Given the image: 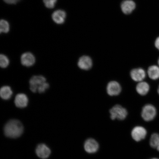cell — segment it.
<instances>
[{
	"instance_id": "5b68a950",
	"label": "cell",
	"mask_w": 159,
	"mask_h": 159,
	"mask_svg": "<svg viewBox=\"0 0 159 159\" xmlns=\"http://www.w3.org/2000/svg\"><path fill=\"white\" fill-rule=\"evenodd\" d=\"M35 152L39 158L45 159L48 158L51 154V150L48 147L44 144H39L36 147Z\"/></svg>"
},
{
	"instance_id": "52a82bcc",
	"label": "cell",
	"mask_w": 159,
	"mask_h": 159,
	"mask_svg": "<svg viewBox=\"0 0 159 159\" xmlns=\"http://www.w3.org/2000/svg\"><path fill=\"white\" fill-rule=\"evenodd\" d=\"M121 89L120 84L114 81L109 82L107 87V93L111 96H116L120 94Z\"/></svg>"
},
{
	"instance_id": "6da1fadb",
	"label": "cell",
	"mask_w": 159,
	"mask_h": 159,
	"mask_svg": "<svg viewBox=\"0 0 159 159\" xmlns=\"http://www.w3.org/2000/svg\"><path fill=\"white\" fill-rule=\"evenodd\" d=\"M3 130L5 135L7 138L16 139L23 134L24 127L19 120L11 119L5 124Z\"/></svg>"
},
{
	"instance_id": "277c9868",
	"label": "cell",
	"mask_w": 159,
	"mask_h": 159,
	"mask_svg": "<svg viewBox=\"0 0 159 159\" xmlns=\"http://www.w3.org/2000/svg\"><path fill=\"white\" fill-rule=\"evenodd\" d=\"M157 114V109L154 105L148 104L145 105L143 107L142 116L145 121L149 122L152 120L156 118Z\"/></svg>"
},
{
	"instance_id": "7a4b0ae2",
	"label": "cell",
	"mask_w": 159,
	"mask_h": 159,
	"mask_svg": "<svg viewBox=\"0 0 159 159\" xmlns=\"http://www.w3.org/2000/svg\"><path fill=\"white\" fill-rule=\"evenodd\" d=\"M30 88L33 93H44L49 88V85L46 79L42 75H35L32 77L29 81Z\"/></svg>"
},
{
	"instance_id": "d6986e66",
	"label": "cell",
	"mask_w": 159,
	"mask_h": 159,
	"mask_svg": "<svg viewBox=\"0 0 159 159\" xmlns=\"http://www.w3.org/2000/svg\"><path fill=\"white\" fill-rule=\"evenodd\" d=\"M10 30L9 24L5 20H1L0 22V32L1 33H7Z\"/></svg>"
},
{
	"instance_id": "4fadbf2b",
	"label": "cell",
	"mask_w": 159,
	"mask_h": 159,
	"mask_svg": "<svg viewBox=\"0 0 159 159\" xmlns=\"http://www.w3.org/2000/svg\"><path fill=\"white\" fill-rule=\"evenodd\" d=\"M29 99L27 95L23 93L17 94L15 99L16 106L20 108H25L27 106Z\"/></svg>"
},
{
	"instance_id": "7402d4cb",
	"label": "cell",
	"mask_w": 159,
	"mask_h": 159,
	"mask_svg": "<svg viewBox=\"0 0 159 159\" xmlns=\"http://www.w3.org/2000/svg\"><path fill=\"white\" fill-rule=\"evenodd\" d=\"M5 3L10 5H15L19 2L21 0H3Z\"/></svg>"
},
{
	"instance_id": "484cf974",
	"label": "cell",
	"mask_w": 159,
	"mask_h": 159,
	"mask_svg": "<svg viewBox=\"0 0 159 159\" xmlns=\"http://www.w3.org/2000/svg\"><path fill=\"white\" fill-rule=\"evenodd\" d=\"M158 66H159V58L158 59Z\"/></svg>"
},
{
	"instance_id": "5bb4252c",
	"label": "cell",
	"mask_w": 159,
	"mask_h": 159,
	"mask_svg": "<svg viewBox=\"0 0 159 159\" xmlns=\"http://www.w3.org/2000/svg\"><path fill=\"white\" fill-rule=\"evenodd\" d=\"M121 9L125 14L131 13L136 7V4L132 0H126L122 2L121 5Z\"/></svg>"
},
{
	"instance_id": "9c48e42d",
	"label": "cell",
	"mask_w": 159,
	"mask_h": 159,
	"mask_svg": "<svg viewBox=\"0 0 159 159\" xmlns=\"http://www.w3.org/2000/svg\"><path fill=\"white\" fill-rule=\"evenodd\" d=\"M130 75L133 80L139 82L143 81L146 75V71L141 68L133 69L131 71Z\"/></svg>"
},
{
	"instance_id": "e0dca14e",
	"label": "cell",
	"mask_w": 159,
	"mask_h": 159,
	"mask_svg": "<svg viewBox=\"0 0 159 159\" xmlns=\"http://www.w3.org/2000/svg\"><path fill=\"white\" fill-rule=\"evenodd\" d=\"M13 94V91L9 86H4L2 87L0 90V95L4 100H8L11 98Z\"/></svg>"
},
{
	"instance_id": "603a6c76",
	"label": "cell",
	"mask_w": 159,
	"mask_h": 159,
	"mask_svg": "<svg viewBox=\"0 0 159 159\" xmlns=\"http://www.w3.org/2000/svg\"><path fill=\"white\" fill-rule=\"evenodd\" d=\"M155 46L159 51V36L157 38L154 43Z\"/></svg>"
},
{
	"instance_id": "7c38bea8",
	"label": "cell",
	"mask_w": 159,
	"mask_h": 159,
	"mask_svg": "<svg viewBox=\"0 0 159 159\" xmlns=\"http://www.w3.org/2000/svg\"><path fill=\"white\" fill-rule=\"evenodd\" d=\"M77 64L80 68L83 70H89L92 66L93 61L89 57L83 56L80 58Z\"/></svg>"
},
{
	"instance_id": "44dd1931",
	"label": "cell",
	"mask_w": 159,
	"mask_h": 159,
	"mask_svg": "<svg viewBox=\"0 0 159 159\" xmlns=\"http://www.w3.org/2000/svg\"><path fill=\"white\" fill-rule=\"evenodd\" d=\"M45 6L48 8L53 9L55 7L57 0H43Z\"/></svg>"
},
{
	"instance_id": "ba28073f",
	"label": "cell",
	"mask_w": 159,
	"mask_h": 159,
	"mask_svg": "<svg viewBox=\"0 0 159 159\" xmlns=\"http://www.w3.org/2000/svg\"><path fill=\"white\" fill-rule=\"evenodd\" d=\"M85 150L89 153H94L98 151L99 145L96 140L93 139H89L85 141L84 144Z\"/></svg>"
},
{
	"instance_id": "9a60e30c",
	"label": "cell",
	"mask_w": 159,
	"mask_h": 159,
	"mask_svg": "<svg viewBox=\"0 0 159 159\" xmlns=\"http://www.w3.org/2000/svg\"><path fill=\"white\" fill-rule=\"evenodd\" d=\"M150 89V85L148 83L143 81L139 82L136 87L137 92L139 94L143 96L148 94Z\"/></svg>"
},
{
	"instance_id": "ffe728a7",
	"label": "cell",
	"mask_w": 159,
	"mask_h": 159,
	"mask_svg": "<svg viewBox=\"0 0 159 159\" xmlns=\"http://www.w3.org/2000/svg\"><path fill=\"white\" fill-rule=\"evenodd\" d=\"M9 64V60L6 55L1 54L0 56V65L2 68H5L8 66Z\"/></svg>"
},
{
	"instance_id": "2e32d148",
	"label": "cell",
	"mask_w": 159,
	"mask_h": 159,
	"mask_svg": "<svg viewBox=\"0 0 159 159\" xmlns=\"http://www.w3.org/2000/svg\"><path fill=\"white\" fill-rule=\"evenodd\" d=\"M148 73L149 78L152 80L159 79V66L152 65L148 67Z\"/></svg>"
},
{
	"instance_id": "ac0fdd59",
	"label": "cell",
	"mask_w": 159,
	"mask_h": 159,
	"mask_svg": "<svg viewBox=\"0 0 159 159\" xmlns=\"http://www.w3.org/2000/svg\"><path fill=\"white\" fill-rule=\"evenodd\" d=\"M150 145L152 148L156 149L159 152V134L154 133L152 135L150 140Z\"/></svg>"
},
{
	"instance_id": "3957f363",
	"label": "cell",
	"mask_w": 159,
	"mask_h": 159,
	"mask_svg": "<svg viewBox=\"0 0 159 159\" xmlns=\"http://www.w3.org/2000/svg\"><path fill=\"white\" fill-rule=\"evenodd\" d=\"M111 118L112 120L115 119L119 120H124L128 115L126 109L120 105H116L113 107L109 111Z\"/></svg>"
},
{
	"instance_id": "cb8c5ba5",
	"label": "cell",
	"mask_w": 159,
	"mask_h": 159,
	"mask_svg": "<svg viewBox=\"0 0 159 159\" xmlns=\"http://www.w3.org/2000/svg\"><path fill=\"white\" fill-rule=\"evenodd\" d=\"M157 92L158 93V94L159 95V85L157 89Z\"/></svg>"
},
{
	"instance_id": "d4e9b609",
	"label": "cell",
	"mask_w": 159,
	"mask_h": 159,
	"mask_svg": "<svg viewBox=\"0 0 159 159\" xmlns=\"http://www.w3.org/2000/svg\"><path fill=\"white\" fill-rule=\"evenodd\" d=\"M150 159H159V158H151Z\"/></svg>"
},
{
	"instance_id": "8992f818",
	"label": "cell",
	"mask_w": 159,
	"mask_h": 159,
	"mask_svg": "<svg viewBox=\"0 0 159 159\" xmlns=\"http://www.w3.org/2000/svg\"><path fill=\"white\" fill-rule=\"evenodd\" d=\"M132 136L133 139L137 142L144 139L146 136L147 132L146 129L142 126H137L133 129Z\"/></svg>"
},
{
	"instance_id": "8fae6325",
	"label": "cell",
	"mask_w": 159,
	"mask_h": 159,
	"mask_svg": "<svg viewBox=\"0 0 159 159\" xmlns=\"http://www.w3.org/2000/svg\"><path fill=\"white\" fill-rule=\"evenodd\" d=\"M66 17V13L63 10H57L53 12L52 15L53 21L58 25H61L65 23Z\"/></svg>"
},
{
	"instance_id": "30bf717a",
	"label": "cell",
	"mask_w": 159,
	"mask_h": 159,
	"mask_svg": "<svg viewBox=\"0 0 159 159\" xmlns=\"http://www.w3.org/2000/svg\"><path fill=\"white\" fill-rule=\"evenodd\" d=\"M22 65L26 67H30L34 64L35 58L33 53L27 52L23 53L21 57Z\"/></svg>"
}]
</instances>
